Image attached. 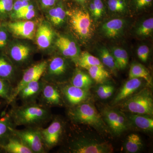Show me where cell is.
I'll return each mask as SVG.
<instances>
[{"label": "cell", "mask_w": 153, "mask_h": 153, "mask_svg": "<svg viewBox=\"0 0 153 153\" xmlns=\"http://www.w3.org/2000/svg\"><path fill=\"white\" fill-rule=\"evenodd\" d=\"M8 113L16 127H43L52 118L49 108L36 101L13 105Z\"/></svg>", "instance_id": "cell-1"}, {"label": "cell", "mask_w": 153, "mask_h": 153, "mask_svg": "<svg viewBox=\"0 0 153 153\" xmlns=\"http://www.w3.org/2000/svg\"><path fill=\"white\" fill-rule=\"evenodd\" d=\"M68 114L71 120L75 123L91 126L102 132L108 131L101 115L90 103L82 102L72 107L68 110Z\"/></svg>", "instance_id": "cell-2"}, {"label": "cell", "mask_w": 153, "mask_h": 153, "mask_svg": "<svg viewBox=\"0 0 153 153\" xmlns=\"http://www.w3.org/2000/svg\"><path fill=\"white\" fill-rule=\"evenodd\" d=\"M124 110L131 113L152 116L153 114V100L152 92L144 88L139 92L126 99L122 104Z\"/></svg>", "instance_id": "cell-3"}, {"label": "cell", "mask_w": 153, "mask_h": 153, "mask_svg": "<svg viewBox=\"0 0 153 153\" xmlns=\"http://www.w3.org/2000/svg\"><path fill=\"white\" fill-rule=\"evenodd\" d=\"M69 25L74 33L79 38L87 39L92 33V21L88 12L81 9L66 11Z\"/></svg>", "instance_id": "cell-4"}, {"label": "cell", "mask_w": 153, "mask_h": 153, "mask_svg": "<svg viewBox=\"0 0 153 153\" xmlns=\"http://www.w3.org/2000/svg\"><path fill=\"white\" fill-rule=\"evenodd\" d=\"M67 151L72 153H110L114 151L111 145L93 139L78 138L68 145Z\"/></svg>", "instance_id": "cell-5"}, {"label": "cell", "mask_w": 153, "mask_h": 153, "mask_svg": "<svg viewBox=\"0 0 153 153\" xmlns=\"http://www.w3.org/2000/svg\"><path fill=\"white\" fill-rule=\"evenodd\" d=\"M41 127H25L23 129L11 128L12 134L24 143L33 153H46L41 133Z\"/></svg>", "instance_id": "cell-6"}, {"label": "cell", "mask_w": 153, "mask_h": 153, "mask_svg": "<svg viewBox=\"0 0 153 153\" xmlns=\"http://www.w3.org/2000/svg\"><path fill=\"white\" fill-rule=\"evenodd\" d=\"M69 64L63 57L56 56L48 62L47 68L41 79L46 82L59 85L63 83V78L68 72Z\"/></svg>", "instance_id": "cell-7"}, {"label": "cell", "mask_w": 153, "mask_h": 153, "mask_svg": "<svg viewBox=\"0 0 153 153\" xmlns=\"http://www.w3.org/2000/svg\"><path fill=\"white\" fill-rule=\"evenodd\" d=\"M64 125L62 120L55 117L46 128H41V133L44 148L47 152L59 144L63 135Z\"/></svg>", "instance_id": "cell-8"}, {"label": "cell", "mask_w": 153, "mask_h": 153, "mask_svg": "<svg viewBox=\"0 0 153 153\" xmlns=\"http://www.w3.org/2000/svg\"><path fill=\"white\" fill-rule=\"evenodd\" d=\"M47 64V61L43 60L30 66L25 70L22 79L14 87L13 94L10 104L16 100L18 93L25 85L31 81L41 79L46 70Z\"/></svg>", "instance_id": "cell-9"}, {"label": "cell", "mask_w": 153, "mask_h": 153, "mask_svg": "<svg viewBox=\"0 0 153 153\" xmlns=\"http://www.w3.org/2000/svg\"><path fill=\"white\" fill-rule=\"evenodd\" d=\"M38 98L40 104L49 108L63 106L64 103L58 85L44 81Z\"/></svg>", "instance_id": "cell-10"}, {"label": "cell", "mask_w": 153, "mask_h": 153, "mask_svg": "<svg viewBox=\"0 0 153 153\" xmlns=\"http://www.w3.org/2000/svg\"><path fill=\"white\" fill-rule=\"evenodd\" d=\"M3 24L8 31L16 38L33 40L36 34V23L30 20H22Z\"/></svg>", "instance_id": "cell-11"}, {"label": "cell", "mask_w": 153, "mask_h": 153, "mask_svg": "<svg viewBox=\"0 0 153 153\" xmlns=\"http://www.w3.org/2000/svg\"><path fill=\"white\" fill-rule=\"evenodd\" d=\"M58 85L64 102H66L71 107L84 102L89 96L87 90L76 87L71 83Z\"/></svg>", "instance_id": "cell-12"}, {"label": "cell", "mask_w": 153, "mask_h": 153, "mask_svg": "<svg viewBox=\"0 0 153 153\" xmlns=\"http://www.w3.org/2000/svg\"><path fill=\"white\" fill-rule=\"evenodd\" d=\"M108 125L116 134H120L128 128V123L124 114L117 110L105 108L102 111Z\"/></svg>", "instance_id": "cell-13"}, {"label": "cell", "mask_w": 153, "mask_h": 153, "mask_svg": "<svg viewBox=\"0 0 153 153\" xmlns=\"http://www.w3.org/2000/svg\"><path fill=\"white\" fill-rule=\"evenodd\" d=\"M44 81L41 79L31 81L20 91L16 99L19 98L22 103L36 101L40 95Z\"/></svg>", "instance_id": "cell-14"}, {"label": "cell", "mask_w": 153, "mask_h": 153, "mask_svg": "<svg viewBox=\"0 0 153 153\" xmlns=\"http://www.w3.org/2000/svg\"><path fill=\"white\" fill-rule=\"evenodd\" d=\"M55 45L62 55L76 63L80 54L78 46L74 41L66 36H60L56 40Z\"/></svg>", "instance_id": "cell-15"}, {"label": "cell", "mask_w": 153, "mask_h": 153, "mask_svg": "<svg viewBox=\"0 0 153 153\" xmlns=\"http://www.w3.org/2000/svg\"><path fill=\"white\" fill-rule=\"evenodd\" d=\"M36 44L40 49L49 48L54 39V33L50 25L46 22L41 23L36 31Z\"/></svg>", "instance_id": "cell-16"}, {"label": "cell", "mask_w": 153, "mask_h": 153, "mask_svg": "<svg viewBox=\"0 0 153 153\" xmlns=\"http://www.w3.org/2000/svg\"><path fill=\"white\" fill-rule=\"evenodd\" d=\"M31 49L29 46L23 44H15L10 46L9 50V58L13 63L22 65L30 59Z\"/></svg>", "instance_id": "cell-17"}, {"label": "cell", "mask_w": 153, "mask_h": 153, "mask_svg": "<svg viewBox=\"0 0 153 153\" xmlns=\"http://www.w3.org/2000/svg\"><path fill=\"white\" fill-rule=\"evenodd\" d=\"M126 25L125 21L123 19H111L102 25L101 31L103 35L108 38H117L123 32Z\"/></svg>", "instance_id": "cell-18"}, {"label": "cell", "mask_w": 153, "mask_h": 153, "mask_svg": "<svg viewBox=\"0 0 153 153\" xmlns=\"http://www.w3.org/2000/svg\"><path fill=\"white\" fill-rule=\"evenodd\" d=\"M142 84L141 78H131L129 79L120 88L113 100V104L123 101L133 94Z\"/></svg>", "instance_id": "cell-19"}, {"label": "cell", "mask_w": 153, "mask_h": 153, "mask_svg": "<svg viewBox=\"0 0 153 153\" xmlns=\"http://www.w3.org/2000/svg\"><path fill=\"white\" fill-rule=\"evenodd\" d=\"M15 71L14 63L10 58L5 54L0 53V78L15 87Z\"/></svg>", "instance_id": "cell-20"}, {"label": "cell", "mask_w": 153, "mask_h": 153, "mask_svg": "<svg viewBox=\"0 0 153 153\" xmlns=\"http://www.w3.org/2000/svg\"><path fill=\"white\" fill-rule=\"evenodd\" d=\"M0 152L6 153H33L19 138L13 134L5 144L0 148Z\"/></svg>", "instance_id": "cell-21"}, {"label": "cell", "mask_w": 153, "mask_h": 153, "mask_svg": "<svg viewBox=\"0 0 153 153\" xmlns=\"http://www.w3.org/2000/svg\"><path fill=\"white\" fill-rule=\"evenodd\" d=\"M47 10V17L54 26H60L65 22L67 16L66 11L61 2L58 1L55 6Z\"/></svg>", "instance_id": "cell-22"}, {"label": "cell", "mask_w": 153, "mask_h": 153, "mask_svg": "<svg viewBox=\"0 0 153 153\" xmlns=\"http://www.w3.org/2000/svg\"><path fill=\"white\" fill-rule=\"evenodd\" d=\"M16 128L7 113L0 118V148L7 141L12 135L11 128Z\"/></svg>", "instance_id": "cell-23"}, {"label": "cell", "mask_w": 153, "mask_h": 153, "mask_svg": "<svg viewBox=\"0 0 153 153\" xmlns=\"http://www.w3.org/2000/svg\"><path fill=\"white\" fill-rule=\"evenodd\" d=\"M129 120L137 128L147 131L153 130V119L150 116L131 113Z\"/></svg>", "instance_id": "cell-24"}, {"label": "cell", "mask_w": 153, "mask_h": 153, "mask_svg": "<svg viewBox=\"0 0 153 153\" xmlns=\"http://www.w3.org/2000/svg\"><path fill=\"white\" fill-rule=\"evenodd\" d=\"M70 83L76 87L87 90L93 84V81L89 74L77 69L71 77Z\"/></svg>", "instance_id": "cell-25"}, {"label": "cell", "mask_w": 153, "mask_h": 153, "mask_svg": "<svg viewBox=\"0 0 153 153\" xmlns=\"http://www.w3.org/2000/svg\"><path fill=\"white\" fill-rule=\"evenodd\" d=\"M129 79L137 78L144 79L149 85H152V78L146 68L142 64L137 63L132 64L129 71Z\"/></svg>", "instance_id": "cell-26"}, {"label": "cell", "mask_w": 153, "mask_h": 153, "mask_svg": "<svg viewBox=\"0 0 153 153\" xmlns=\"http://www.w3.org/2000/svg\"><path fill=\"white\" fill-rule=\"evenodd\" d=\"M76 63L79 67L86 69L93 66H103L97 57L87 52H83L79 54Z\"/></svg>", "instance_id": "cell-27"}, {"label": "cell", "mask_w": 153, "mask_h": 153, "mask_svg": "<svg viewBox=\"0 0 153 153\" xmlns=\"http://www.w3.org/2000/svg\"><path fill=\"white\" fill-rule=\"evenodd\" d=\"M111 53L114 57L117 69H124L128 62V56L125 49L120 47H114Z\"/></svg>", "instance_id": "cell-28"}, {"label": "cell", "mask_w": 153, "mask_h": 153, "mask_svg": "<svg viewBox=\"0 0 153 153\" xmlns=\"http://www.w3.org/2000/svg\"><path fill=\"white\" fill-rule=\"evenodd\" d=\"M88 74L92 79L99 83H102L109 78V73L103 66H93L87 69Z\"/></svg>", "instance_id": "cell-29"}, {"label": "cell", "mask_w": 153, "mask_h": 153, "mask_svg": "<svg viewBox=\"0 0 153 153\" xmlns=\"http://www.w3.org/2000/svg\"><path fill=\"white\" fill-rule=\"evenodd\" d=\"M143 146L142 141L137 134H130L126 140L125 149L127 153H135L140 150Z\"/></svg>", "instance_id": "cell-30"}, {"label": "cell", "mask_w": 153, "mask_h": 153, "mask_svg": "<svg viewBox=\"0 0 153 153\" xmlns=\"http://www.w3.org/2000/svg\"><path fill=\"white\" fill-rule=\"evenodd\" d=\"M14 86L11 83L0 78V98L10 104L13 94Z\"/></svg>", "instance_id": "cell-31"}, {"label": "cell", "mask_w": 153, "mask_h": 153, "mask_svg": "<svg viewBox=\"0 0 153 153\" xmlns=\"http://www.w3.org/2000/svg\"><path fill=\"white\" fill-rule=\"evenodd\" d=\"M102 63L107 66L112 71H115L117 69L112 53L105 47H102L99 51Z\"/></svg>", "instance_id": "cell-32"}, {"label": "cell", "mask_w": 153, "mask_h": 153, "mask_svg": "<svg viewBox=\"0 0 153 153\" xmlns=\"http://www.w3.org/2000/svg\"><path fill=\"white\" fill-rule=\"evenodd\" d=\"M153 31V19L150 18L144 20L137 27L136 33L138 36L147 37L150 36Z\"/></svg>", "instance_id": "cell-33"}, {"label": "cell", "mask_w": 153, "mask_h": 153, "mask_svg": "<svg viewBox=\"0 0 153 153\" xmlns=\"http://www.w3.org/2000/svg\"><path fill=\"white\" fill-rule=\"evenodd\" d=\"M15 0H0V20H4L10 16Z\"/></svg>", "instance_id": "cell-34"}, {"label": "cell", "mask_w": 153, "mask_h": 153, "mask_svg": "<svg viewBox=\"0 0 153 153\" xmlns=\"http://www.w3.org/2000/svg\"><path fill=\"white\" fill-rule=\"evenodd\" d=\"M107 4L109 10L112 13H123L128 7L127 0H108Z\"/></svg>", "instance_id": "cell-35"}, {"label": "cell", "mask_w": 153, "mask_h": 153, "mask_svg": "<svg viewBox=\"0 0 153 153\" xmlns=\"http://www.w3.org/2000/svg\"><path fill=\"white\" fill-rule=\"evenodd\" d=\"M36 10L35 6L33 2L31 1L27 9L24 12L16 15L13 19L22 20H30L36 16Z\"/></svg>", "instance_id": "cell-36"}, {"label": "cell", "mask_w": 153, "mask_h": 153, "mask_svg": "<svg viewBox=\"0 0 153 153\" xmlns=\"http://www.w3.org/2000/svg\"><path fill=\"white\" fill-rule=\"evenodd\" d=\"M114 87L109 84H102L99 86L96 91L97 94L101 99H106L112 96Z\"/></svg>", "instance_id": "cell-37"}, {"label": "cell", "mask_w": 153, "mask_h": 153, "mask_svg": "<svg viewBox=\"0 0 153 153\" xmlns=\"http://www.w3.org/2000/svg\"><path fill=\"white\" fill-rule=\"evenodd\" d=\"M8 31L3 24L0 26V50L7 47L9 40Z\"/></svg>", "instance_id": "cell-38"}, {"label": "cell", "mask_w": 153, "mask_h": 153, "mask_svg": "<svg viewBox=\"0 0 153 153\" xmlns=\"http://www.w3.org/2000/svg\"><path fill=\"white\" fill-rule=\"evenodd\" d=\"M150 49L149 47L146 45H141L137 49V55L139 58L145 62L148 60L149 55Z\"/></svg>", "instance_id": "cell-39"}, {"label": "cell", "mask_w": 153, "mask_h": 153, "mask_svg": "<svg viewBox=\"0 0 153 153\" xmlns=\"http://www.w3.org/2000/svg\"><path fill=\"white\" fill-rule=\"evenodd\" d=\"M94 8H95V14L94 18L99 19L102 16L105 12L104 4L102 0H92Z\"/></svg>", "instance_id": "cell-40"}, {"label": "cell", "mask_w": 153, "mask_h": 153, "mask_svg": "<svg viewBox=\"0 0 153 153\" xmlns=\"http://www.w3.org/2000/svg\"><path fill=\"white\" fill-rule=\"evenodd\" d=\"M153 0H132L133 5L136 10H141L152 4Z\"/></svg>", "instance_id": "cell-41"}, {"label": "cell", "mask_w": 153, "mask_h": 153, "mask_svg": "<svg viewBox=\"0 0 153 153\" xmlns=\"http://www.w3.org/2000/svg\"><path fill=\"white\" fill-rule=\"evenodd\" d=\"M59 0H38L41 8L48 10L55 5Z\"/></svg>", "instance_id": "cell-42"}, {"label": "cell", "mask_w": 153, "mask_h": 153, "mask_svg": "<svg viewBox=\"0 0 153 153\" xmlns=\"http://www.w3.org/2000/svg\"><path fill=\"white\" fill-rule=\"evenodd\" d=\"M89 10H90V11L91 12V13L92 16H93V17L95 16V8H94V3L93 1H91L90 4H89Z\"/></svg>", "instance_id": "cell-43"}, {"label": "cell", "mask_w": 153, "mask_h": 153, "mask_svg": "<svg viewBox=\"0 0 153 153\" xmlns=\"http://www.w3.org/2000/svg\"><path fill=\"white\" fill-rule=\"evenodd\" d=\"M4 104H7V102L5 101H4L3 100H0V111L2 108Z\"/></svg>", "instance_id": "cell-44"}, {"label": "cell", "mask_w": 153, "mask_h": 153, "mask_svg": "<svg viewBox=\"0 0 153 153\" xmlns=\"http://www.w3.org/2000/svg\"><path fill=\"white\" fill-rule=\"evenodd\" d=\"M75 1L79 3H84L86 0H75Z\"/></svg>", "instance_id": "cell-45"}, {"label": "cell", "mask_w": 153, "mask_h": 153, "mask_svg": "<svg viewBox=\"0 0 153 153\" xmlns=\"http://www.w3.org/2000/svg\"><path fill=\"white\" fill-rule=\"evenodd\" d=\"M21 1H31V0H21Z\"/></svg>", "instance_id": "cell-46"}, {"label": "cell", "mask_w": 153, "mask_h": 153, "mask_svg": "<svg viewBox=\"0 0 153 153\" xmlns=\"http://www.w3.org/2000/svg\"><path fill=\"white\" fill-rule=\"evenodd\" d=\"M1 23H0V26H1Z\"/></svg>", "instance_id": "cell-47"}]
</instances>
